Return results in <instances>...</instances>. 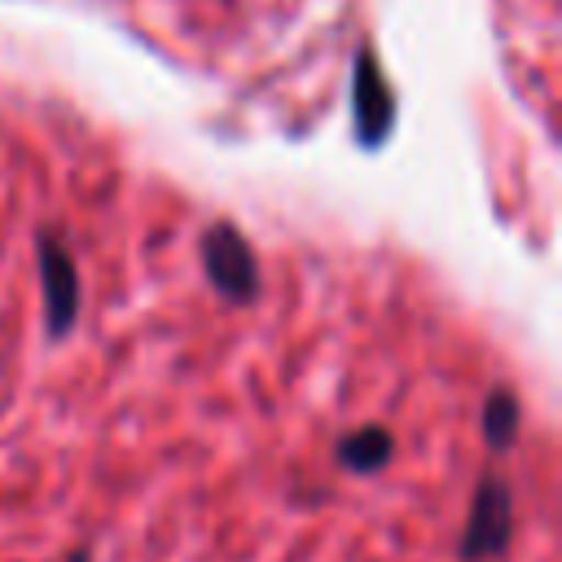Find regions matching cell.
<instances>
[{"label":"cell","instance_id":"cell-2","mask_svg":"<svg viewBox=\"0 0 562 562\" xmlns=\"http://www.w3.org/2000/svg\"><path fill=\"white\" fill-rule=\"evenodd\" d=\"M509 536H514V501H509V487L505 479L496 474H483L479 487H474V501H470V518H465V531H461V562H492L509 549Z\"/></svg>","mask_w":562,"mask_h":562},{"label":"cell","instance_id":"cell-6","mask_svg":"<svg viewBox=\"0 0 562 562\" xmlns=\"http://www.w3.org/2000/svg\"><path fill=\"white\" fill-rule=\"evenodd\" d=\"M518 422H522L518 395L514 391H487V400H483V443L492 452H505L518 439Z\"/></svg>","mask_w":562,"mask_h":562},{"label":"cell","instance_id":"cell-1","mask_svg":"<svg viewBox=\"0 0 562 562\" xmlns=\"http://www.w3.org/2000/svg\"><path fill=\"white\" fill-rule=\"evenodd\" d=\"M198 255H202V272L211 281V290L228 303H255L259 294V263H255V250L250 241L228 224H211L198 241Z\"/></svg>","mask_w":562,"mask_h":562},{"label":"cell","instance_id":"cell-4","mask_svg":"<svg viewBox=\"0 0 562 562\" xmlns=\"http://www.w3.org/2000/svg\"><path fill=\"white\" fill-rule=\"evenodd\" d=\"M351 119H356V136L364 149H378L391 136L395 123V101L391 88L378 70V57L369 48L356 53V70H351Z\"/></svg>","mask_w":562,"mask_h":562},{"label":"cell","instance_id":"cell-3","mask_svg":"<svg viewBox=\"0 0 562 562\" xmlns=\"http://www.w3.org/2000/svg\"><path fill=\"white\" fill-rule=\"evenodd\" d=\"M35 255H40V281H44L48 338H66L75 329V316H79V268H75L70 250L53 233L35 237Z\"/></svg>","mask_w":562,"mask_h":562},{"label":"cell","instance_id":"cell-5","mask_svg":"<svg viewBox=\"0 0 562 562\" xmlns=\"http://www.w3.org/2000/svg\"><path fill=\"white\" fill-rule=\"evenodd\" d=\"M334 452H338V465H342V470H351V474H378V470L391 461L395 439H391V430H382V426H360V430L342 435Z\"/></svg>","mask_w":562,"mask_h":562}]
</instances>
